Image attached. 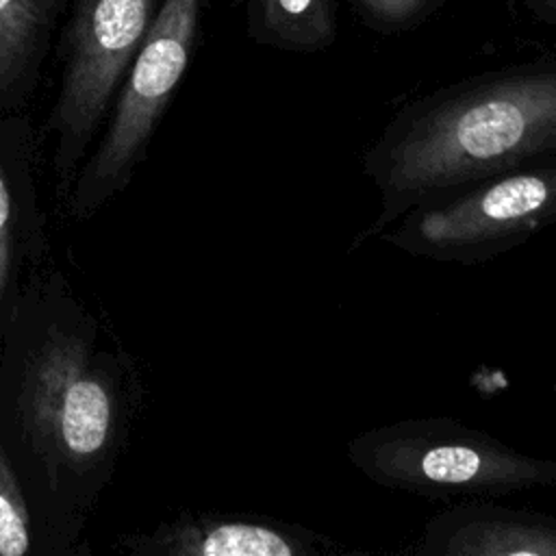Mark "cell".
<instances>
[{"label": "cell", "instance_id": "cell-1", "mask_svg": "<svg viewBox=\"0 0 556 556\" xmlns=\"http://www.w3.org/2000/svg\"><path fill=\"white\" fill-rule=\"evenodd\" d=\"M141 406L137 361L50 265L28 285L0 339V441L48 556L89 549L85 530Z\"/></svg>", "mask_w": 556, "mask_h": 556}, {"label": "cell", "instance_id": "cell-2", "mask_svg": "<svg viewBox=\"0 0 556 556\" xmlns=\"http://www.w3.org/2000/svg\"><path fill=\"white\" fill-rule=\"evenodd\" d=\"M556 156V65L497 72L404 106L363 154L380 193L367 235L463 182Z\"/></svg>", "mask_w": 556, "mask_h": 556}, {"label": "cell", "instance_id": "cell-3", "mask_svg": "<svg viewBox=\"0 0 556 556\" xmlns=\"http://www.w3.org/2000/svg\"><path fill=\"white\" fill-rule=\"evenodd\" d=\"M350 463L374 484L424 497L556 491V460L523 454L454 417H410L354 434Z\"/></svg>", "mask_w": 556, "mask_h": 556}, {"label": "cell", "instance_id": "cell-4", "mask_svg": "<svg viewBox=\"0 0 556 556\" xmlns=\"http://www.w3.org/2000/svg\"><path fill=\"white\" fill-rule=\"evenodd\" d=\"M554 224L556 156H541L428 195L380 239L410 256L480 265Z\"/></svg>", "mask_w": 556, "mask_h": 556}, {"label": "cell", "instance_id": "cell-5", "mask_svg": "<svg viewBox=\"0 0 556 556\" xmlns=\"http://www.w3.org/2000/svg\"><path fill=\"white\" fill-rule=\"evenodd\" d=\"M156 7L159 0H65L54 41L59 91L43 124L61 202L109 117Z\"/></svg>", "mask_w": 556, "mask_h": 556}, {"label": "cell", "instance_id": "cell-6", "mask_svg": "<svg viewBox=\"0 0 556 556\" xmlns=\"http://www.w3.org/2000/svg\"><path fill=\"white\" fill-rule=\"evenodd\" d=\"M202 2L159 0L109 117L67 191L63 206L70 217H93L128 187L146 161L191 61Z\"/></svg>", "mask_w": 556, "mask_h": 556}, {"label": "cell", "instance_id": "cell-7", "mask_svg": "<svg viewBox=\"0 0 556 556\" xmlns=\"http://www.w3.org/2000/svg\"><path fill=\"white\" fill-rule=\"evenodd\" d=\"M37 146L28 115L0 106V339L28 285L52 265Z\"/></svg>", "mask_w": 556, "mask_h": 556}, {"label": "cell", "instance_id": "cell-8", "mask_svg": "<svg viewBox=\"0 0 556 556\" xmlns=\"http://www.w3.org/2000/svg\"><path fill=\"white\" fill-rule=\"evenodd\" d=\"M132 556H326L337 541L302 523L256 513H191L117 539Z\"/></svg>", "mask_w": 556, "mask_h": 556}, {"label": "cell", "instance_id": "cell-9", "mask_svg": "<svg viewBox=\"0 0 556 556\" xmlns=\"http://www.w3.org/2000/svg\"><path fill=\"white\" fill-rule=\"evenodd\" d=\"M417 556H556V517L539 510L469 502L432 515Z\"/></svg>", "mask_w": 556, "mask_h": 556}, {"label": "cell", "instance_id": "cell-10", "mask_svg": "<svg viewBox=\"0 0 556 556\" xmlns=\"http://www.w3.org/2000/svg\"><path fill=\"white\" fill-rule=\"evenodd\" d=\"M63 13L65 0H0V106L30 102Z\"/></svg>", "mask_w": 556, "mask_h": 556}, {"label": "cell", "instance_id": "cell-11", "mask_svg": "<svg viewBox=\"0 0 556 556\" xmlns=\"http://www.w3.org/2000/svg\"><path fill=\"white\" fill-rule=\"evenodd\" d=\"M261 20L269 39L291 50H317L332 37L328 0H261Z\"/></svg>", "mask_w": 556, "mask_h": 556}, {"label": "cell", "instance_id": "cell-12", "mask_svg": "<svg viewBox=\"0 0 556 556\" xmlns=\"http://www.w3.org/2000/svg\"><path fill=\"white\" fill-rule=\"evenodd\" d=\"M0 556H48L41 530L0 441Z\"/></svg>", "mask_w": 556, "mask_h": 556}, {"label": "cell", "instance_id": "cell-13", "mask_svg": "<svg viewBox=\"0 0 556 556\" xmlns=\"http://www.w3.org/2000/svg\"><path fill=\"white\" fill-rule=\"evenodd\" d=\"M363 2L384 20H404L406 15L417 11L424 0H363Z\"/></svg>", "mask_w": 556, "mask_h": 556}, {"label": "cell", "instance_id": "cell-14", "mask_svg": "<svg viewBox=\"0 0 556 556\" xmlns=\"http://www.w3.org/2000/svg\"><path fill=\"white\" fill-rule=\"evenodd\" d=\"M549 2H552V4H554V7H556V0H549Z\"/></svg>", "mask_w": 556, "mask_h": 556}]
</instances>
